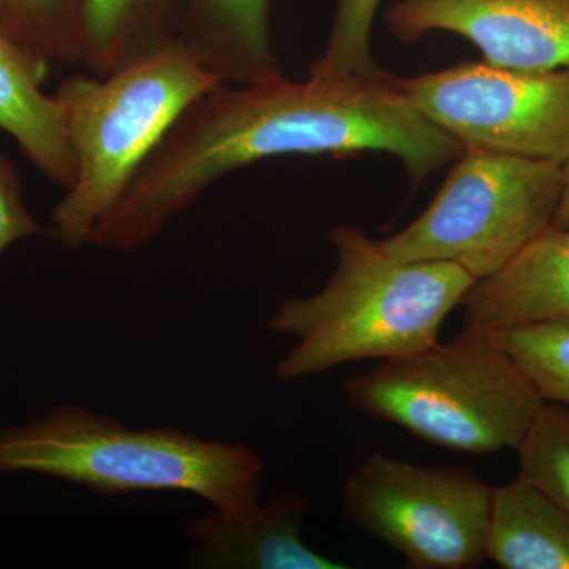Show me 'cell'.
I'll return each mask as SVG.
<instances>
[{
	"instance_id": "6da1fadb",
	"label": "cell",
	"mask_w": 569,
	"mask_h": 569,
	"mask_svg": "<svg viewBox=\"0 0 569 569\" xmlns=\"http://www.w3.org/2000/svg\"><path fill=\"white\" fill-rule=\"evenodd\" d=\"M397 74L220 84L194 100L93 228L89 247L132 252L224 176L284 156L387 152L415 187L463 146L417 110Z\"/></svg>"
},
{
	"instance_id": "7a4b0ae2",
	"label": "cell",
	"mask_w": 569,
	"mask_h": 569,
	"mask_svg": "<svg viewBox=\"0 0 569 569\" xmlns=\"http://www.w3.org/2000/svg\"><path fill=\"white\" fill-rule=\"evenodd\" d=\"M329 239L337 260L325 287L284 299L269 317L271 331L296 339L277 361V380L436 346L441 325L478 282L448 261H397L350 224L331 228Z\"/></svg>"
},
{
	"instance_id": "3957f363",
	"label": "cell",
	"mask_w": 569,
	"mask_h": 569,
	"mask_svg": "<svg viewBox=\"0 0 569 569\" xmlns=\"http://www.w3.org/2000/svg\"><path fill=\"white\" fill-rule=\"evenodd\" d=\"M0 473L58 478L107 497L192 493L236 515L261 500L264 462L249 445L174 427L132 429L63 403L26 425L0 426Z\"/></svg>"
},
{
	"instance_id": "277c9868",
	"label": "cell",
	"mask_w": 569,
	"mask_h": 569,
	"mask_svg": "<svg viewBox=\"0 0 569 569\" xmlns=\"http://www.w3.org/2000/svg\"><path fill=\"white\" fill-rule=\"evenodd\" d=\"M220 84L178 40L104 77L74 73L59 82L54 97L77 173L52 209L50 236L71 250L88 247L182 112Z\"/></svg>"
},
{
	"instance_id": "5b68a950",
	"label": "cell",
	"mask_w": 569,
	"mask_h": 569,
	"mask_svg": "<svg viewBox=\"0 0 569 569\" xmlns=\"http://www.w3.org/2000/svg\"><path fill=\"white\" fill-rule=\"evenodd\" d=\"M348 406L427 443L468 452L516 451L545 400L486 335L383 359L347 378Z\"/></svg>"
},
{
	"instance_id": "8992f818",
	"label": "cell",
	"mask_w": 569,
	"mask_h": 569,
	"mask_svg": "<svg viewBox=\"0 0 569 569\" xmlns=\"http://www.w3.org/2000/svg\"><path fill=\"white\" fill-rule=\"evenodd\" d=\"M565 164L467 148L432 203L380 246L397 261H448L477 280L496 274L549 230Z\"/></svg>"
},
{
	"instance_id": "52a82bcc",
	"label": "cell",
	"mask_w": 569,
	"mask_h": 569,
	"mask_svg": "<svg viewBox=\"0 0 569 569\" xmlns=\"http://www.w3.org/2000/svg\"><path fill=\"white\" fill-rule=\"evenodd\" d=\"M492 486L473 470L376 451L343 479L346 518L411 569H473L488 560Z\"/></svg>"
},
{
	"instance_id": "ba28073f",
	"label": "cell",
	"mask_w": 569,
	"mask_h": 569,
	"mask_svg": "<svg viewBox=\"0 0 569 569\" xmlns=\"http://www.w3.org/2000/svg\"><path fill=\"white\" fill-rule=\"evenodd\" d=\"M396 80L417 110L463 149L569 163V69L527 71L482 61Z\"/></svg>"
},
{
	"instance_id": "9c48e42d",
	"label": "cell",
	"mask_w": 569,
	"mask_h": 569,
	"mask_svg": "<svg viewBox=\"0 0 569 569\" xmlns=\"http://www.w3.org/2000/svg\"><path fill=\"white\" fill-rule=\"evenodd\" d=\"M387 24L407 43L456 33L507 69H569V0H396Z\"/></svg>"
},
{
	"instance_id": "30bf717a",
	"label": "cell",
	"mask_w": 569,
	"mask_h": 569,
	"mask_svg": "<svg viewBox=\"0 0 569 569\" xmlns=\"http://www.w3.org/2000/svg\"><path fill=\"white\" fill-rule=\"evenodd\" d=\"M312 503L301 490H277L247 511L212 508L190 519L183 533L192 561L213 569H346L306 545L302 538Z\"/></svg>"
},
{
	"instance_id": "8fae6325",
	"label": "cell",
	"mask_w": 569,
	"mask_h": 569,
	"mask_svg": "<svg viewBox=\"0 0 569 569\" xmlns=\"http://www.w3.org/2000/svg\"><path fill=\"white\" fill-rule=\"evenodd\" d=\"M462 331L569 318V228H549L462 299Z\"/></svg>"
},
{
	"instance_id": "7c38bea8",
	"label": "cell",
	"mask_w": 569,
	"mask_h": 569,
	"mask_svg": "<svg viewBox=\"0 0 569 569\" xmlns=\"http://www.w3.org/2000/svg\"><path fill=\"white\" fill-rule=\"evenodd\" d=\"M51 62L0 29V130L44 178L63 190L74 181V156L61 104L43 84Z\"/></svg>"
},
{
	"instance_id": "4fadbf2b",
	"label": "cell",
	"mask_w": 569,
	"mask_h": 569,
	"mask_svg": "<svg viewBox=\"0 0 569 569\" xmlns=\"http://www.w3.org/2000/svg\"><path fill=\"white\" fill-rule=\"evenodd\" d=\"M269 18L271 0H183L178 41L224 84L274 80Z\"/></svg>"
},
{
	"instance_id": "5bb4252c",
	"label": "cell",
	"mask_w": 569,
	"mask_h": 569,
	"mask_svg": "<svg viewBox=\"0 0 569 569\" xmlns=\"http://www.w3.org/2000/svg\"><path fill=\"white\" fill-rule=\"evenodd\" d=\"M486 553L503 569H569V515L518 475L492 489Z\"/></svg>"
},
{
	"instance_id": "9a60e30c",
	"label": "cell",
	"mask_w": 569,
	"mask_h": 569,
	"mask_svg": "<svg viewBox=\"0 0 569 569\" xmlns=\"http://www.w3.org/2000/svg\"><path fill=\"white\" fill-rule=\"evenodd\" d=\"M183 0H86L82 66L97 77L123 69L178 40Z\"/></svg>"
},
{
	"instance_id": "2e32d148",
	"label": "cell",
	"mask_w": 569,
	"mask_h": 569,
	"mask_svg": "<svg viewBox=\"0 0 569 569\" xmlns=\"http://www.w3.org/2000/svg\"><path fill=\"white\" fill-rule=\"evenodd\" d=\"M0 29L50 62L82 63L86 0H0Z\"/></svg>"
},
{
	"instance_id": "e0dca14e",
	"label": "cell",
	"mask_w": 569,
	"mask_h": 569,
	"mask_svg": "<svg viewBox=\"0 0 569 569\" xmlns=\"http://www.w3.org/2000/svg\"><path fill=\"white\" fill-rule=\"evenodd\" d=\"M545 402L569 407V318L486 332Z\"/></svg>"
},
{
	"instance_id": "ac0fdd59",
	"label": "cell",
	"mask_w": 569,
	"mask_h": 569,
	"mask_svg": "<svg viewBox=\"0 0 569 569\" xmlns=\"http://www.w3.org/2000/svg\"><path fill=\"white\" fill-rule=\"evenodd\" d=\"M519 477L548 493L569 515V410L545 402L516 449Z\"/></svg>"
},
{
	"instance_id": "d6986e66",
	"label": "cell",
	"mask_w": 569,
	"mask_h": 569,
	"mask_svg": "<svg viewBox=\"0 0 569 569\" xmlns=\"http://www.w3.org/2000/svg\"><path fill=\"white\" fill-rule=\"evenodd\" d=\"M381 3L383 0H337L328 43L310 67V77H362L381 70L370 48Z\"/></svg>"
},
{
	"instance_id": "ffe728a7",
	"label": "cell",
	"mask_w": 569,
	"mask_h": 569,
	"mask_svg": "<svg viewBox=\"0 0 569 569\" xmlns=\"http://www.w3.org/2000/svg\"><path fill=\"white\" fill-rule=\"evenodd\" d=\"M41 234H50V231L29 211L20 176L0 152V257L18 241Z\"/></svg>"
},
{
	"instance_id": "44dd1931",
	"label": "cell",
	"mask_w": 569,
	"mask_h": 569,
	"mask_svg": "<svg viewBox=\"0 0 569 569\" xmlns=\"http://www.w3.org/2000/svg\"><path fill=\"white\" fill-rule=\"evenodd\" d=\"M563 192L550 228H569V163L563 167Z\"/></svg>"
}]
</instances>
